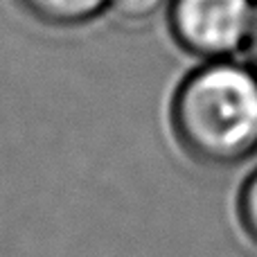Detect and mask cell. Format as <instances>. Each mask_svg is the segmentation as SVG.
I'll list each match as a JSON object with an SVG mask.
<instances>
[{"label": "cell", "mask_w": 257, "mask_h": 257, "mask_svg": "<svg viewBox=\"0 0 257 257\" xmlns=\"http://www.w3.org/2000/svg\"><path fill=\"white\" fill-rule=\"evenodd\" d=\"M176 145L194 163L235 167L257 154V70L232 59L203 61L169 104Z\"/></svg>", "instance_id": "obj_1"}, {"label": "cell", "mask_w": 257, "mask_h": 257, "mask_svg": "<svg viewBox=\"0 0 257 257\" xmlns=\"http://www.w3.org/2000/svg\"><path fill=\"white\" fill-rule=\"evenodd\" d=\"M255 0H169L167 27L174 43L201 61L244 52Z\"/></svg>", "instance_id": "obj_2"}, {"label": "cell", "mask_w": 257, "mask_h": 257, "mask_svg": "<svg viewBox=\"0 0 257 257\" xmlns=\"http://www.w3.org/2000/svg\"><path fill=\"white\" fill-rule=\"evenodd\" d=\"M34 23L54 30H72L97 21L108 12V0H14Z\"/></svg>", "instance_id": "obj_3"}, {"label": "cell", "mask_w": 257, "mask_h": 257, "mask_svg": "<svg viewBox=\"0 0 257 257\" xmlns=\"http://www.w3.org/2000/svg\"><path fill=\"white\" fill-rule=\"evenodd\" d=\"M237 219L244 235L257 246V169L241 183L237 196Z\"/></svg>", "instance_id": "obj_4"}, {"label": "cell", "mask_w": 257, "mask_h": 257, "mask_svg": "<svg viewBox=\"0 0 257 257\" xmlns=\"http://www.w3.org/2000/svg\"><path fill=\"white\" fill-rule=\"evenodd\" d=\"M169 0H108V12L124 21H147L156 16Z\"/></svg>", "instance_id": "obj_5"}, {"label": "cell", "mask_w": 257, "mask_h": 257, "mask_svg": "<svg viewBox=\"0 0 257 257\" xmlns=\"http://www.w3.org/2000/svg\"><path fill=\"white\" fill-rule=\"evenodd\" d=\"M244 52L248 57V63L257 70V0L253 5V21H250V32H248V41H246Z\"/></svg>", "instance_id": "obj_6"}]
</instances>
